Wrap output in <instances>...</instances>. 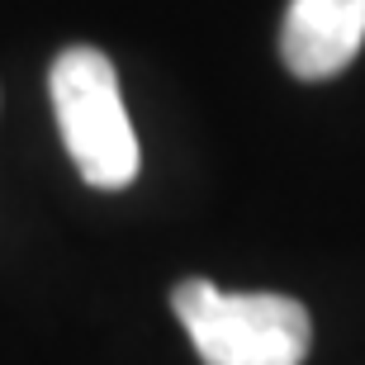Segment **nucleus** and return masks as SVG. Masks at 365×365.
<instances>
[{"instance_id":"3","label":"nucleus","mask_w":365,"mask_h":365,"mask_svg":"<svg viewBox=\"0 0 365 365\" xmlns=\"http://www.w3.org/2000/svg\"><path fill=\"white\" fill-rule=\"evenodd\" d=\"M365 43V0H289L280 57L299 81H327L356 62Z\"/></svg>"},{"instance_id":"1","label":"nucleus","mask_w":365,"mask_h":365,"mask_svg":"<svg viewBox=\"0 0 365 365\" xmlns=\"http://www.w3.org/2000/svg\"><path fill=\"white\" fill-rule=\"evenodd\" d=\"M171 309L204 365H304L313 341L309 309L289 294H232L209 280H180Z\"/></svg>"},{"instance_id":"2","label":"nucleus","mask_w":365,"mask_h":365,"mask_svg":"<svg viewBox=\"0 0 365 365\" xmlns=\"http://www.w3.org/2000/svg\"><path fill=\"white\" fill-rule=\"evenodd\" d=\"M48 91H53L62 143H67L76 171L86 176V185L123 190L138 176L143 157H138V133L128 123V109H123L114 62L100 48L76 43L67 53H57Z\"/></svg>"}]
</instances>
